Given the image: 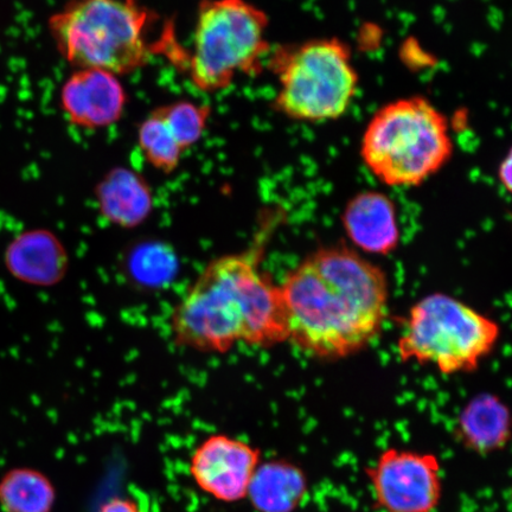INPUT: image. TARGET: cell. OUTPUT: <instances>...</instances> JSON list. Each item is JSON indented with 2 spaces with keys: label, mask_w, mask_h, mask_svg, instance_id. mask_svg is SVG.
<instances>
[{
  "label": "cell",
  "mask_w": 512,
  "mask_h": 512,
  "mask_svg": "<svg viewBox=\"0 0 512 512\" xmlns=\"http://www.w3.org/2000/svg\"><path fill=\"white\" fill-rule=\"evenodd\" d=\"M279 286L287 343L315 360L360 354L386 322L387 273L347 245L316 249Z\"/></svg>",
  "instance_id": "6da1fadb"
},
{
  "label": "cell",
  "mask_w": 512,
  "mask_h": 512,
  "mask_svg": "<svg viewBox=\"0 0 512 512\" xmlns=\"http://www.w3.org/2000/svg\"><path fill=\"white\" fill-rule=\"evenodd\" d=\"M266 240L259 236L245 251L204 267L171 315L179 347L223 354L239 343L270 348L287 342L280 286L260 268Z\"/></svg>",
  "instance_id": "7a4b0ae2"
},
{
  "label": "cell",
  "mask_w": 512,
  "mask_h": 512,
  "mask_svg": "<svg viewBox=\"0 0 512 512\" xmlns=\"http://www.w3.org/2000/svg\"><path fill=\"white\" fill-rule=\"evenodd\" d=\"M158 22L139 0H68L50 16L57 50L76 69H101L118 76L138 72L159 54L150 41Z\"/></svg>",
  "instance_id": "3957f363"
},
{
  "label": "cell",
  "mask_w": 512,
  "mask_h": 512,
  "mask_svg": "<svg viewBox=\"0 0 512 512\" xmlns=\"http://www.w3.org/2000/svg\"><path fill=\"white\" fill-rule=\"evenodd\" d=\"M452 155L445 115L422 96L381 107L361 142L364 165L382 184L393 188L418 187L443 169Z\"/></svg>",
  "instance_id": "277c9868"
},
{
  "label": "cell",
  "mask_w": 512,
  "mask_h": 512,
  "mask_svg": "<svg viewBox=\"0 0 512 512\" xmlns=\"http://www.w3.org/2000/svg\"><path fill=\"white\" fill-rule=\"evenodd\" d=\"M270 17L248 0H200L183 72L198 92L227 91L239 76H258L272 51Z\"/></svg>",
  "instance_id": "5b68a950"
},
{
  "label": "cell",
  "mask_w": 512,
  "mask_h": 512,
  "mask_svg": "<svg viewBox=\"0 0 512 512\" xmlns=\"http://www.w3.org/2000/svg\"><path fill=\"white\" fill-rule=\"evenodd\" d=\"M266 68L278 82L273 111L299 123L343 117L360 82L350 48L335 37L274 47Z\"/></svg>",
  "instance_id": "8992f818"
},
{
  "label": "cell",
  "mask_w": 512,
  "mask_h": 512,
  "mask_svg": "<svg viewBox=\"0 0 512 512\" xmlns=\"http://www.w3.org/2000/svg\"><path fill=\"white\" fill-rule=\"evenodd\" d=\"M495 320L444 293L415 303L398 341L403 363L432 366L444 375L472 373L496 348Z\"/></svg>",
  "instance_id": "52a82bcc"
},
{
  "label": "cell",
  "mask_w": 512,
  "mask_h": 512,
  "mask_svg": "<svg viewBox=\"0 0 512 512\" xmlns=\"http://www.w3.org/2000/svg\"><path fill=\"white\" fill-rule=\"evenodd\" d=\"M364 471L375 508L382 512H435L443 499L437 454L389 447Z\"/></svg>",
  "instance_id": "ba28073f"
},
{
  "label": "cell",
  "mask_w": 512,
  "mask_h": 512,
  "mask_svg": "<svg viewBox=\"0 0 512 512\" xmlns=\"http://www.w3.org/2000/svg\"><path fill=\"white\" fill-rule=\"evenodd\" d=\"M260 464L258 447L227 434H213L192 452L189 470L204 494L222 503H236L247 498Z\"/></svg>",
  "instance_id": "9c48e42d"
},
{
  "label": "cell",
  "mask_w": 512,
  "mask_h": 512,
  "mask_svg": "<svg viewBox=\"0 0 512 512\" xmlns=\"http://www.w3.org/2000/svg\"><path fill=\"white\" fill-rule=\"evenodd\" d=\"M128 94L120 76L101 69H76L61 89L70 124L85 130L111 127L124 117Z\"/></svg>",
  "instance_id": "30bf717a"
},
{
  "label": "cell",
  "mask_w": 512,
  "mask_h": 512,
  "mask_svg": "<svg viewBox=\"0 0 512 512\" xmlns=\"http://www.w3.org/2000/svg\"><path fill=\"white\" fill-rule=\"evenodd\" d=\"M342 224L352 245L364 253L387 256L400 245L398 210L383 192L366 190L350 198Z\"/></svg>",
  "instance_id": "8fae6325"
},
{
  "label": "cell",
  "mask_w": 512,
  "mask_h": 512,
  "mask_svg": "<svg viewBox=\"0 0 512 512\" xmlns=\"http://www.w3.org/2000/svg\"><path fill=\"white\" fill-rule=\"evenodd\" d=\"M454 439L480 457L501 452L512 440V411L501 398L483 393L466 403L453 427Z\"/></svg>",
  "instance_id": "7c38bea8"
},
{
  "label": "cell",
  "mask_w": 512,
  "mask_h": 512,
  "mask_svg": "<svg viewBox=\"0 0 512 512\" xmlns=\"http://www.w3.org/2000/svg\"><path fill=\"white\" fill-rule=\"evenodd\" d=\"M96 202L104 219L123 229H134L149 220L155 196L149 182L136 170L114 168L95 188Z\"/></svg>",
  "instance_id": "4fadbf2b"
},
{
  "label": "cell",
  "mask_w": 512,
  "mask_h": 512,
  "mask_svg": "<svg viewBox=\"0 0 512 512\" xmlns=\"http://www.w3.org/2000/svg\"><path fill=\"white\" fill-rule=\"evenodd\" d=\"M309 496V479L302 467L287 460L260 464L247 498L258 512H296Z\"/></svg>",
  "instance_id": "5bb4252c"
},
{
  "label": "cell",
  "mask_w": 512,
  "mask_h": 512,
  "mask_svg": "<svg viewBox=\"0 0 512 512\" xmlns=\"http://www.w3.org/2000/svg\"><path fill=\"white\" fill-rule=\"evenodd\" d=\"M56 490L42 472L18 467L0 479V508L4 512H51Z\"/></svg>",
  "instance_id": "9a60e30c"
},
{
  "label": "cell",
  "mask_w": 512,
  "mask_h": 512,
  "mask_svg": "<svg viewBox=\"0 0 512 512\" xmlns=\"http://www.w3.org/2000/svg\"><path fill=\"white\" fill-rule=\"evenodd\" d=\"M137 139L143 157L153 169L164 175H171L178 169L185 152L155 110L139 124Z\"/></svg>",
  "instance_id": "2e32d148"
},
{
  "label": "cell",
  "mask_w": 512,
  "mask_h": 512,
  "mask_svg": "<svg viewBox=\"0 0 512 512\" xmlns=\"http://www.w3.org/2000/svg\"><path fill=\"white\" fill-rule=\"evenodd\" d=\"M184 152L201 142L213 110L207 104L178 100L155 108Z\"/></svg>",
  "instance_id": "e0dca14e"
},
{
  "label": "cell",
  "mask_w": 512,
  "mask_h": 512,
  "mask_svg": "<svg viewBox=\"0 0 512 512\" xmlns=\"http://www.w3.org/2000/svg\"><path fill=\"white\" fill-rule=\"evenodd\" d=\"M98 512H147L130 497H113L101 505Z\"/></svg>",
  "instance_id": "ac0fdd59"
},
{
  "label": "cell",
  "mask_w": 512,
  "mask_h": 512,
  "mask_svg": "<svg viewBox=\"0 0 512 512\" xmlns=\"http://www.w3.org/2000/svg\"><path fill=\"white\" fill-rule=\"evenodd\" d=\"M499 182L503 185L505 191H508L512 195V145L504 156L501 164L498 168Z\"/></svg>",
  "instance_id": "d6986e66"
}]
</instances>
